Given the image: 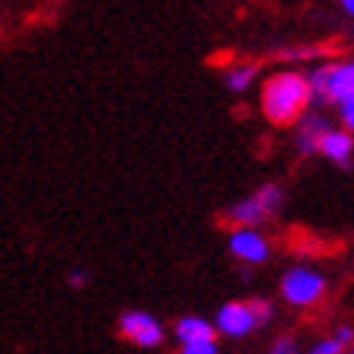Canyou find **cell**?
<instances>
[{
  "instance_id": "obj_1",
  "label": "cell",
  "mask_w": 354,
  "mask_h": 354,
  "mask_svg": "<svg viewBox=\"0 0 354 354\" xmlns=\"http://www.w3.org/2000/svg\"><path fill=\"white\" fill-rule=\"evenodd\" d=\"M308 105H311V87L297 70L273 73L261 87V113L273 125H290L302 120Z\"/></svg>"
},
{
  "instance_id": "obj_2",
  "label": "cell",
  "mask_w": 354,
  "mask_h": 354,
  "mask_svg": "<svg viewBox=\"0 0 354 354\" xmlns=\"http://www.w3.org/2000/svg\"><path fill=\"white\" fill-rule=\"evenodd\" d=\"M308 87H311V105H326V102H343L354 96V62H334L311 70Z\"/></svg>"
},
{
  "instance_id": "obj_3",
  "label": "cell",
  "mask_w": 354,
  "mask_h": 354,
  "mask_svg": "<svg viewBox=\"0 0 354 354\" xmlns=\"http://www.w3.org/2000/svg\"><path fill=\"white\" fill-rule=\"evenodd\" d=\"M282 201H285L282 189H279L276 183H268V186L256 189L253 195L241 198L239 203H232L227 218L232 221V224H239V227H259V224H264V221L273 218L279 209H282Z\"/></svg>"
},
{
  "instance_id": "obj_4",
  "label": "cell",
  "mask_w": 354,
  "mask_h": 354,
  "mask_svg": "<svg viewBox=\"0 0 354 354\" xmlns=\"http://www.w3.org/2000/svg\"><path fill=\"white\" fill-rule=\"evenodd\" d=\"M282 297L297 308L317 305L326 297V276L314 268H290L282 276Z\"/></svg>"
},
{
  "instance_id": "obj_5",
  "label": "cell",
  "mask_w": 354,
  "mask_h": 354,
  "mask_svg": "<svg viewBox=\"0 0 354 354\" xmlns=\"http://www.w3.org/2000/svg\"><path fill=\"white\" fill-rule=\"evenodd\" d=\"M259 328L256 322V314L250 302H227L218 308V317H215V331L224 334V337H232V340H239V337H247Z\"/></svg>"
},
{
  "instance_id": "obj_6",
  "label": "cell",
  "mask_w": 354,
  "mask_h": 354,
  "mask_svg": "<svg viewBox=\"0 0 354 354\" xmlns=\"http://www.w3.org/2000/svg\"><path fill=\"white\" fill-rule=\"evenodd\" d=\"M120 331L142 348H157L163 343V326L145 311H125L120 317Z\"/></svg>"
},
{
  "instance_id": "obj_7",
  "label": "cell",
  "mask_w": 354,
  "mask_h": 354,
  "mask_svg": "<svg viewBox=\"0 0 354 354\" xmlns=\"http://www.w3.org/2000/svg\"><path fill=\"white\" fill-rule=\"evenodd\" d=\"M230 253L244 264H264L270 259V244L256 227H235L230 235Z\"/></svg>"
},
{
  "instance_id": "obj_8",
  "label": "cell",
  "mask_w": 354,
  "mask_h": 354,
  "mask_svg": "<svg viewBox=\"0 0 354 354\" xmlns=\"http://www.w3.org/2000/svg\"><path fill=\"white\" fill-rule=\"evenodd\" d=\"M317 151L326 154L331 163L337 166H348L351 163V154H354V134H348V131L343 128H328L326 134L319 137L317 142Z\"/></svg>"
},
{
  "instance_id": "obj_9",
  "label": "cell",
  "mask_w": 354,
  "mask_h": 354,
  "mask_svg": "<svg viewBox=\"0 0 354 354\" xmlns=\"http://www.w3.org/2000/svg\"><path fill=\"white\" fill-rule=\"evenodd\" d=\"M174 337L180 340V346L206 343V340H215V326L203 317H180L174 326Z\"/></svg>"
},
{
  "instance_id": "obj_10",
  "label": "cell",
  "mask_w": 354,
  "mask_h": 354,
  "mask_svg": "<svg viewBox=\"0 0 354 354\" xmlns=\"http://www.w3.org/2000/svg\"><path fill=\"white\" fill-rule=\"evenodd\" d=\"M328 128H331V122H328L322 113H311V116H305V120H299V131H297L299 151H302V154H314L319 137L326 134Z\"/></svg>"
},
{
  "instance_id": "obj_11",
  "label": "cell",
  "mask_w": 354,
  "mask_h": 354,
  "mask_svg": "<svg viewBox=\"0 0 354 354\" xmlns=\"http://www.w3.org/2000/svg\"><path fill=\"white\" fill-rule=\"evenodd\" d=\"M253 79H256V67L253 64H239V67H232L227 73V87L235 91V93H241V91H247V87L253 84Z\"/></svg>"
},
{
  "instance_id": "obj_12",
  "label": "cell",
  "mask_w": 354,
  "mask_h": 354,
  "mask_svg": "<svg viewBox=\"0 0 354 354\" xmlns=\"http://www.w3.org/2000/svg\"><path fill=\"white\" fill-rule=\"evenodd\" d=\"M337 111H340V122L343 128L348 131V134H354V96L337 102Z\"/></svg>"
},
{
  "instance_id": "obj_13",
  "label": "cell",
  "mask_w": 354,
  "mask_h": 354,
  "mask_svg": "<svg viewBox=\"0 0 354 354\" xmlns=\"http://www.w3.org/2000/svg\"><path fill=\"white\" fill-rule=\"evenodd\" d=\"M250 308H253V314H256V322H259V326H264V322H270V319H273V305H270V302L253 299V302H250Z\"/></svg>"
},
{
  "instance_id": "obj_14",
  "label": "cell",
  "mask_w": 354,
  "mask_h": 354,
  "mask_svg": "<svg viewBox=\"0 0 354 354\" xmlns=\"http://www.w3.org/2000/svg\"><path fill=\"white\" fill-rule=\"evenodd\" d=\"M268 354H299V346H297L293 337H279V340L270 346Z\"/></svg>"
},
{
  "instance_id": "obj_15",
  "label": "cell",
  "mask_w": 354,
  "mask_h": 354,
  "mask_svg": "<svg viewBox=\"0 0 354 354\" xmlns=\"http://www.w3.org/2000/svg\"><path fill=\"white\" fill-rule=\"evenodd\" d=\"M343 351L346 348L337 343L334 337H328V340H319L317 346H311V351H308V354H343Z\"/></svg>"
},
{
  "instance_id": "obj_16",
  "label": "cell",
  "mask_w": 354,
  "mask_h": 354,
  "mask_svg": "<svg viewBox=\"0 0 354 354\" xmlns=\"http://www.w3.org/2000/svg\"><path fill=\"white\" fill-rule=\"evenodd\" d=\"M180 354H218V346H215V340H206V343H189V346H183V351Z\"/></svg>"
},
{
  "instance_id": "obj_17",
  "label": "cell",
  "mask_w": 354,
  "mask_h": 354,
  "mask_svg": "<svg viewBox=\"0 0 354 354\" xmlns=\"http://www.w3.org/2000/svg\"><path fill=\"white\" fill-rule=\"evenodd\" d=\"M334 340H337V343H340L343 348H348V346L354 343V331H351L348 326H340V328H337V331H334Z\"/></svg>"
},
{
  "instance_id": "obj_18",
  "label": "cell",
  "mask_w": 354,
  "mask_h": 354,
  "mask_svg": "<svg viewBox=\"0 0 354 354\" xmlns=\"http://www.w3.org/2000/svg\"><path fill=\"white\" fill-rule=\"evenodd\" d=\"M67 279H70L73 288H84V285H87V273H84V270H73Z\"/></svg>"
},
{
  "instance_id": "obj_19",
  "label": "cell",
  "mask_w": 354,
  "mask_h": 354,
  "mask_svg": "<svg viewBox=\"0 0 354 354\" xmlns=\"http://www.w3.org/2000/svg\"><path fill=\"white\" fill-rule=\"evenodd\" d=\"M343 9L351 15V18H354V0H343Z\"/></svg>"
},
{
  "instance_id": "obj_20",
  "label": "cell",
  "mask_w": 354,
  "mask_h": 354,
  "mask_svg": "<svg viewBox=\"0 0 354 354\" xmlns=\"http://www.w3.org/2000/svg\"><path fill=\"white\" fill-rule=\"evenodd\" d=\"M346 354H354V343H351V346H348V351H346Z\"/></svg>"
}]
</instances>
